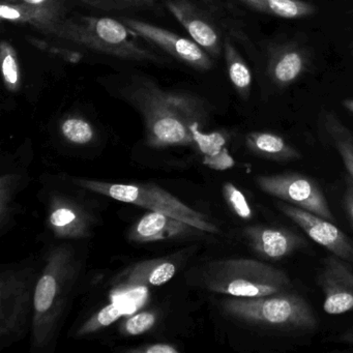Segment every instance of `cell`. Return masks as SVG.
<instances>
[{"label": "cell", "instance_id": "6da1fadb", "mask_svg": "<svg viewBox=\"0 0 353 353\" xmlns=\"http://www.w3.org/2000/svg\"><path fill=\"white\" fill-rule=\"evenodd\" d=\"M119 94L141 115L146 142L152 148L195 145L194 135L203 130L210 117V107L201 97L165 90L141 76Z\"/></svg>", "mask_w": 353, "mask_h": 353}, {"label": "cell", "instance_id": "7a4b0ae2", "mask_svg": "<svg viewBox=\"0 0 353 353\" xmlns=\"http://www.w3.org/2000/svg\"><path fill=\"white\" fill-rule=\"evenodd\" d=\"M43 34L123 61L167 63L162 55L141 43L142 38L121 20L110 17H63Z\"/></svg>", "mask_w": 353, "mask_h": 353}, {"label": "cell", "instance_id": "3957f363", "mask_svg": "<svg viewBox=\"0 0 353 353\" xmlns=\"http://www.w3.org/2000/svg\"><path fill=\"white\" fill-rule=\"evenodd\" d=\"M78 270V261L70 248H55L49 253L46 265L34 285V346L45 347L54 336L77 280Z\"/></svg>", "mask_w": 353, "mask_h": 353}, {"label": "cell", "instance_id": "277c9868", "mask_svg": "<svg viewBox=\"0 0 353 353\" xmlns=\"http://www.w3.org/2000/svg\"><path fill=\"white\" fill-rule=\"evenodd\" d=\"M223 310L233 319L268 330H311L317 318L305 297L291 291L260 297H231Z\"/></svg>", "mask_w": 353, "mask_h": 353}, {"label": "cell", "instance_id": "5b68a950", "mask_svg": "<svg viewBox=\"0 0 353 353\" xmlns=\"http://www.w3.org/2000/svg\"><path fill=\"white\" fill-rule=\"evenodd\" d=\"M205 288L231 297H260L292 290L286 272L265 262L247 258L218 260L203 272Z\"/></svg>", "mask_w": 353, "mask_h": 353}, {"label": "cell", "instance_id": "8992f818", "mask_svg": "<svg viewBox=\"0 0 353 353\" xmlns=\"http://www.w3.org/2000/svg\"><path fill=\"white\" fill-rule=\"evenodd\" d=\"M79 187L107 196L125 203L141 206L150 212H163L179 219L206 233H218L219 229L205 214L188 206L179 198L154 183H106L94 179H77Z\"/></svg>", "mask_w": 353, "mask_h": 353}, {"label": "cell", "instance_id": "52a82bcc", "mask_svg": "<svg viewBox=\"0 0 353 353\" xmlns=\"http://www.w3.org/2000/svg\"><path fill=\"white\" fill-rule=\"evenodd\" d=\"M34 276L28 270H6L0 276V338L10 345L23 332L34 305Z\"/></svg>", "mask_w": 353, "mask_h": 353}, {"label": "cell", "instance_id": "ba28073f", "mask_svg": "<svg viewBox=\"0 0 353 353\" xmlns=\"http://www.w3.org/2000/svg\"><path fill=\"white\" fill-rule=\"evenodd\" d=\"M258 188L268 195L286 203L317 214L326 220L334 221V214L319 185L299 173H281L256 177Z\"/></svg>", "mask_w": 353, "mask_h": 353}, {"label": "cell", "instance_id": "9c48e42d", "mask_svg": "<svg viewBox=\"0 0 353 353\" xmlns=\"http://www.w3.org/2000/svg\"><path fill=\"white\" fill-rule=\"evenodd\" d=\"M119 20L148 44L158 47L169 57L191 69L208 72L214 67V59L195 41L141 20L128 17H121Z\"/></svg>", "mask_w": 353, "mask_h": 353}, {"label": "cell", "instance_id": "30bf717a", "mask_svg": "<svg viewBox=\"0 0 353 353\" xmlns=\"http://www.w3.org/2000/svg\"><path fill=\"white\" fill-rule=\"evenodd\" d=\"M168 11L187 30L192 40L201 46L212 59L224 49L225 36L216 23L214 13L196 0H165Z\"/></svg>", "mask_w": 353, "mask_h": 353}, {"label": "cell", "instance_id": "8fae6325", "mask_svg": "<svg viewBox=\"0 0 353 353\" xmlns=\"http://www.w3.org/2000/svg\"><path fill=\"white\" fill-rule=\"evenodd\" d=\"M323 293V310L328 315L353 312V268L346 260L327 256L317 276Z\"/></svg>", "mask_w": 353, "mask_h": 353}, {"label": "cell", "instance_id": "7c38bea8", "mask_svg": "<svg viewBox=\"0 0 353 353\" xmlns=\"http://www.w3.org/2000/svg\"><path fill=\"white\" fill-rule=\"evenodd\" d=\"M276 208L318 245L327 249L332 255L353 263L352 239L330 221L286 202H278Z\"/></svg>", "mask_w": 353, "mask_h": 353}, {"label": "cell", "instance_id": "4fadbf2b", "mask_svg": "<svg viewBox=\"0 0 353 353\" xmlns=\"http://www.w3.org/2000/svg\"><path fill=\"white\" fill-rule=\"evenodd\" d=\"M243 235L257 255L272 261L288 257L305 245L296 233L281 227L249 226L243 229Z\"/></svg>", "mask_w": 353, "mask_h": 353}, {"label": "cell", "instance_id": "5bb4252c", "mask_svg": "<svg viewBox=\"0 0 353 353\" xmlns=\"http://www.w3.org/2000/svg\"><path fill=\"white\" fill-rule=\"evenodd\" d=\"M49 225L59 239H83L92 233L90 214L69 198L55 196L51 200Z\"/></svg>", "mask_w": 353, "mask_h": 353}, {"label": "cell", "instance_id": "9a60e30c", "mask_svg": "<svg viewBox=\"0 0 353 353\" xmlns=\"http://www.w3.org/2000/svg\"><path fill=\"white\" fill-rule=\"evenodd\" d=\"M176 274L174 262L167 259L140 262L123 272L113 287L112 294L158 287L166 284Z\"/></svg>", "mask_w": 353, "mask_h": 353}, {"label": "cell", "instance_id": "2e32d148", "mask_svg": "<svg viewBox=\"0 0 353 353\" xmlns=\"http://www.w3.org/2000/svg\"><path fill=\"white\" fill-rule=\"evenodd\" d=\"M203 232L196 227L163 212H150L131 231V239L141 243L166 241Z\"/></svg>", "mask_w": 353, "mask_h": 353}, {"label": "cell", "instance_id": "e0dca14e", "mask_svg": "<svg viewBox=\"0 0 353 353\" xmlns=\"http://www.w3.org/2000/svg\"><path fill=\"white\" fill-rule=\"evenodd\" d=\"M309 63L307 52L295 44L276 47L268 61V75L279 88H287L305 73Z\"/></svg>", "mask_w": 353, "mask_h": 353}, {"label": "cell", "instance_id": "ac0fdd59", "mask_svg": "<svg viewBox=\"0 0 353 353\" xmlns=\"http://www.w3.org/2000/svg\"><path fill=\"white\" fill-rule=\"evenodd\" d=\"M63 17V10L22 3H1L0 6V18L3 21L32 26L42 34L61 21Z\"/></svg>", "mask_w": 353, "mask_h": 353}, {"label": "cell", "instance_id": "d6986e66", "mask_svg": "<svg viewBox=\"0 0 353 353\" xmlns=\"http://www.w3.org/2000/svg\"><path fill=\"white\" fill-rule=\"evenodd\" d=\"M248 150L260 158L289 162L301 158V152L284 138L270 132H252L245 137Z\"/></svg>", "mask_w": 353, "mask_h": 353}, {"label": "cell", "instance_id": "ffe728a7", "mask_svg": "<svg viewBox=\"0 0 353 353\" xmlns=\"http://www.w3.org/2000/svg\"><path fill=\"white\" fill-rule=\"evenodd\" d=\"M252 11L282 19H301L316 12V8L305 0H237Z\"/></svg>", "mask_w": 353, "mask_h": 353}, {"label": "cell", "instance_id": "44dd1931", "mask_svg": "<svg viewBox=\"0 0 353 353\" xmlns=\"http://www.w3.org/2000/svg\"><path fill=\"white\" fill-rule=\"evenodd\" d=\"M223 53H224L225 61H226L229 79H230L235 92L243 100H247L251 94L253 78H252V73L247 63L233 42L232 37L228 36V34L225 37Z\"/></svg>", "mask_w": 353, "mask_h": 353}, {"label": "cell", "instance_id": "7402d4cb", "mask_svg": "<svg viewBox=\"0 0 353 353\" xmlns=\"http://www.w3.org/2000/svg\"><path fill=\"white\" fill-rule=\"evenodd\" d=\"M195 145L204 156V164L216 170H226L234 166V160L224 148L225 139L221 134H204L197 131L194 135Z\"/></svg>", "mask_w": 353, "mask_h": 353}, {"label": "cell", "instance_id": "603a6c76", "mask_svg": "<svg viewBox=\"0 0 353 353\" xmlns=\"http://www.w3.org/2000/svg\"><path fill=\"white\" fill-rule=\"evenodd\" d=\"M324 125L334 148L338 150L343 164L353 179V135L341 123L332 113H326L324 117Z\"/></svg>", "mask_w": 353, "mask_h": 353}, {"label": "cell", "instance_id": "cb8c5ba5", "mask_svg": "<svg viewBox=\"0 0 353 353\" xmlns=\"http://www.w3.org/2000/svg\"><path fill=\"white\" fill-rule=\"evenodd\" d=\"M1 71L6 90L10 92H19L21 88V70H20L18 53L13 45L7 41L0 44Z\"/></svg>", "mask_w": 353, "mask_h": 353}, {"label": "cell", "instance_id": "d4e9b609", "mask_svg": "<svg viewBox=\"0 0 353 353\" xmlns=\"http://www.w3.org/2000/svg\"><path fill=\"white\" fill-rule=\"evenodd\" d=\"M112 299L109 305H105L98 313L94 314L80 327L78 336H84L88 334L99 332L107 326L111 325L113 322L123 317L125 314H130L129 311L117 299Z\"/></svg>", "mask_w": 353, "mask_h": 353}, {"label": "cell", "instance_id": "484cf974", "mask_svg": "<svg viewBox=\"0 0 353 353\" xmlns=\"http://www.w3.org/2000/svg\"><path fill=\"white\" fill-rule=\"evenodd\" d=\"M61 132L68 141L79 145L90 143L94 137V127L86 119L78 117L63 119Z\"/></svg>", "mask_w": 353, "mask_h": 353}, {"label": "cell", "instance_id": "4316f807", "mask_svg": "<svg viewBox=\"0 0 353 353\" xmlns=\"http://www.w3.org/2000/svg\"><path fill=\"white\" fill-rule=\"evenodd\" d=\"M84 5L107 12L142 11L156 6V0H78Z\"/></svg>", "mask_w": 353, "mask_h": 353}, {"label": "cell", "instance_id": "83f0119b", "mask_svg": "<svg viewBox=\"0 0 353 353\" xmlns=\"http://www.w3.org/2000/svg\"><path fill=\"white\" fill-rule=\"evenodd\" d=\"M225 200L232 212L243 220H250L253 216V210L245 196L241 190L231 183H226L223 187Z\"/></svg>", "mask_w": 353, "mask_h": 353}, {"label": "cell", "instance_id": "f1b7e54d", "mask_svg": "<svg viewBox=\"0 0 353 353\" xmlns=\"http://www.w3.org/2000/svg\"><path fill=\"white\" fill-rule=\"evenodd\" d=\"M156 323V315L152 312H140L132 316L123 324V330L125 334L131 336H138L152 330Z\"/></svg>", "mask_w": 353, "mask_h": 353}, {"label": "cell", "instance_id": "f546056e", "mask_svg": "<svg viewBox=\"0 0 353 353\" xmlns=\"http://www.w3.org/2000/svg\"><path fill=\"white\" fill-rule=\"evenodd\" d=\"M131 352L143 353H177L179 349L166 343H158V344L146 345L145 347H140L137 349H132Z\"/></svg>", "mask_w": 353, "mask_h": 353}, {"label": "cell", "instance_id": "4dcf8cb0", "mask_svg": "<svg viewBox=\"0 0 353 353\" xmlns=\"http://www.w3.org/2000/svg\"><path fill=\"white\" fill-rule=\"evenodd\" d=\"M1 3H22L39 7L51 8V9L63 10V0H1Z\"/></svg>", "mask_w": 353, "mask_h": 353}, {"label": "cell", "instance_id": "1f68e13d", "mask_svg": "<svg viewBox=\"0 0 353 353\" xmlns=\"http://www.w3.org/2000/svg\"><path fill=\"white\" fill-rule=\"evenodd\" d=\"M345 208L353 222V179L349 176L346 181V190L344 194Z\"/></svg>", "mask_w": 353, "mask_h": 353}, {"label": "cell", "instance_id": "d6a6232c", "mask_svg": "<svg viewBox=\"0 0 353 353\" xmlns=\"http://www.w3.org/2000/svg\"><path fill=\"white\" fill-rule=\"evenodd\" d=\"M339 341L345 343V344L353 346V330H348V332H344V334L339 336Z\"/></svg>", "mask_w": 353, "mask_h": 353}, {"label": "cell", "instance_id": "836d02e7", "mask_svg": "<svg viewBox=\"0 0 353 353\" xmlns=\"http://www.w3.org/2000/svg\"><path fill=\"white\" fill-rule=\"evenodd\" d=\"M343 106L348 110L349 112L353 114V98L352 99H345L342 102Z\"/></svg>", "mask_w": 353, "mask_h": 353}]
</instances>
